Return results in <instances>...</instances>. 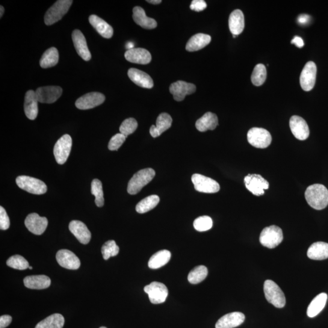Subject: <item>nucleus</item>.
Instances as JSON below:
<instances>
[{"label":"nucleus","instance_id":"obj_1","mask_svg":"<svg viewBox=\"0 0 328 328\" xmlns=\"http://www.w3.org/2000/svg\"><path fill=\"white\" fill-rule=\"evenodd\" d=\"M308 205L315 210H323L328 205V190L324 185L315 184L309 186L305 191Z\"/></svg>","mask_w":328,"mask_h":328},{"label":"nucleus","instance_id":"obj_2","mask_svg":"<svg viewBox=\"0 0 328 328\" xmlns=\"http://www.w3.org/2000/svg\"><path fill=\"white\" fill-rule=\"evenodd\" d=\"M155 176V171L152 168H148L141 170L135 173L128 182L127 191L130 194L139 193L144 186L152 181Z\"/></svg>","mask_w":328,"mask_h":328},{"label":"nucleus","instance_id":"obj_3","mask_svg":"<svg viewBox=\"0 0 328 328\" xmlns=\"http://www.w3.org/2000/svg\"><path fill=\"white\" fill-rule=\"evenodd\" d=\"M72 0H58L49 9L45 16V23L50 26L58 22L69 11Z\"/></svg>","mask_w":328,"mask_h":328},{"label":"nucleus","instance_id":"obj_4","mask_svg":"<svg viewBox=\"0 0 328 328\" xmlns=\"http://www.w3.org/2000/svg\"><path fill=\"white\" fill-rule=\"evenodd\" d=\"M265 297L269 303L278 308H282L286 304L285 294L273 281L268 280L264 283Z\"/></svg>","mask_w":328,"mask_h":328},{"label":"nucleus","instance_id":"obj_5","mask_svg":"<svg viewBox=\"0 0 328 328\" xmlns=\"http://www.w3.org/2000/svg\"><path fill=\"white\" fill-rule=\"evenodd\" d=\"M283 234L282 229L277 226L266 227L262 230L259 236L260 243L263 246L274 249L282 243Z\"/></svg>","mask_w":328,"mask_h":328},{"label":"nucleus","instance_id":"obj_6","mask_svg":"<svg viewBox=\"0 0 328 328\" xmlns=\"http://www.w3.org/2000/svg\"><path fill=\"white\" fill-rule=\"evenodd\" d=\"M16 183L21 189L32 194H43L47 191V186L45 183L32 177L18 176Z\"/></svg>","mask_w":328,"mask_h":328},{"label":"nucleus","instance_id":"obj_7","mask_svg":"<svg viewBox=\"0 0 328 328\" xmlns=\"http://www.w3.org/2000/svg\"><path fill=\"white\" fill-rule=\"evenodd\" d=\"M249 143L258 149H266L272 143V137L268 130L262 128H252L247 133Z\"/></svg>","mask_w":328,"mask_h":328},{"label":"nucleus","instance_id":"obj_8","mask_svg":"<svg viewBox=\"0 0 328 328\" xmlns=\"http://www.w3.org/2000/svg\"><path fill=\"white\" fill-rule=\"evenodd\" d=\"M72 147V138L64 135L57 141L54 148L55 160L58 164H63L69 158Z\"/></svg>","mask_w":328,"mask_h":328},{"label":"nucleus","instance_id":"obj_9","mask_svg":"<svg viewBox=\"0 0 328 328\" xmlns=\"http://www.w3.org/2000/svg\"><path fill=\"white\" fill-rule=\"evenodd\" d=\"M191 181L195 190L202 193H215L220 190V186L217 181L202 174H194Z\"/></svg>","mask_w":328,"mask_h":328},{"label":"nucleus","instance_id":"obj_10","mask_svg":"<svg viewBox=\"0 0 328 328\" xmlns=\"http://www.w3.org/2000/svg\"><path fill=\"white\" fill-rule=\"evenodd\" d=\"M244 184L248 190L255 196H262L265 190H268L270 184L261 175L257 174H248L244 178Z\"/></svg>","mask_w":328,"mask_h":328},{"label":"nucleus","instance_id":"obj_11","mask_svg":"<svg viewBox=\"0 0 328 328\" xmlns=\"http://www.w3.org/2000/svg\"><path fill=\"white\" fill-rule=\"evenodd\" d=\"M144 291L149 295L151 303L155 304L164 303L168 295V289L163 283L153 282L144 288Z\"/></svg>","mask_w":328,"mask_h":328},{"label":"nucleus","instance_id":"obj_12","mask_svg":"<svg viewBox=\"0 0 328 328\" xmlns=\"http://www.w3.org/2000/svg\"><path fill=\"white\" fill-rule=\"evenodd\" d=\"M317 75V67L313 61H309L305 64L301 73L300 82L304 91H309L314 87Z\"/></svg>","mask_w":328,"mask_h":328},{"label":"nucleus","instance_id":"obj_13","mask_svg":"<svg viewBox=\"0 0 328 328\" xmlns=\"http://www.w3.org/2000/svg\"><path fill=\"white\" fill-rule=\"evenodd\" d=\"M62 88L57 86L38 88L35 93L38 101L43 103H52L57 101L62 94Z\"/></svg>","mask_w":328,"mask_h":328},{"label":"nucleus","instance_id":"obj_14","mask_svg":"<svg viewBox=\"0 0 328 328\" xmlns=\"http://www.w3.org/2000/svg\"><path fill=\"white\" fill-rule=\"evenodd\" d=\"M105 97L103 94L93 92L85 94L76 102V107L85 110L96 107L104 102Z\"/></svg>","mask_w":328,"mask_h":328},{"label":"nucleus","instance_id":"obj_15","mask_svg":"<svg viewBox=\"0 0 328 328\" xmlns=\"http://www.w3.org/2000/svg\"><path fill=\"white\" fill-rule=\"evenodd\" d=\"M25 226L29 232L35 235H40L45 232L48 221L45 217H41L37 214L33 213L28 215L25 221Z\"/></svg>","mask_w":328,"mask_h":328},{"label":"nucleus","instance_id":"obj_16","mask_svg":"<svg viewBox=\"0 0 328 328\" xmlns=\"http://www.w3.org/2000/svg\"><path fill=\"white\" fill-rule=\"evenodd\" d=\"M196 90L194 84L181 81L173 83L170 87V93L178 102L182 101L186 96L194 93Z\"/></svg>","mask_w":328,"mask_h":328},{"label":"nucleus","instance_id":"obj_17","mask_svg":"<svg viewBox=\"0 0 328 328\" xmlns=\"http://www.w3.org/2000/svg\"><path fill=\"white\" fill-rule=\"evenodd\" d=\"M56 259L61 267L68 270H76L81 267V261L75 253L67 249L58 251Z\"/></svg>","mask_w":328,"mask_h":328},{"label":"nucleus","instance_id":"obj_18","mask_svg":"<svg viewBox=\"0 0 328 328\" xmlns=\"http://www.w3.org/2000/svg\"><path fill=\"white\" fill-rule=\"evenodd\" d=\"M289 126L292 134L295 138L300 141H304L308 138L309 128L305 120L298 116L291 117L289 121Z\"/></svg>","mask_w":328,"mask_h":328},{"label":"nucleus","instance_id":"obj_19","mask_svg":"<svg viewBox=\"0 0 328 328\" xmlns=\"http://www.w3.org/2000/svg\"><path fill=\"white\" fill-rule=\"evenodd\" d=\"M72 38L74 45L79 56H81L85 61L90 60L91 54L82 32L78 29H76L73 32Z\"/></svg>","mask_w":328,"mask_h":328},{"label":"nucleus","instance_id":"obj_20","mask_svg":"<svg viewBox=\"0 0 328 328\" xmlns=\"http://www.w3.org/2000/svg\"><path fill=\"white\" fill-rule=\"evenodd\" d=\"M245 320L243 313L233 312L229 313L219 319L216 323V328H234L239 326Z\"/></svg>","mask_w":328,"mask_h":328},{"label":"nucleus","instance_id":"obj_21","mask_svg":"<svg viewBox=\"0 0 328 328\" xmlns=\"http://www.w3.org/2000/svg\"><path fill=\"white\" fill-rule=\"evenodd\" d=\"M69 229L80 243L87 244L91 240V234L87 226L82 221L74 220L70 223Z\"/></svg>","mask_w":328,"mask_h":328},{"label":"nucleus","instance_id":"obj_22","mask_svg":"<svg viewBox=\"0 0 328 328\" xmlns=\"http://www.w3.org/2000/svg\"><path fill=\"white\" fill-rule=\"evenodd\" d=\"M126 60L132 63L147 64L152 60V55L149 51L144 48H134L128 50L125 54Z\"/></svg>","mask_w":328,"mask_h":328},{"label":"nucleus","instance_id":"obj_23","mask_svg":"<svg viewBox=\"0 0 328 328\" xmlns=\"http://www.w3.org/2000/svg\"><path fill=\"white\" fill-rule=\"evenodd\" d=\"M128 76L131 81L139 87L150 89L154 85L152 78L143 71L136 69H129Z\"/></svg>","mask_w":328,"mask_h":328},{"label":"nucleus","instance_id":"obj_24","mask_svg":"<svg viewBox=\"0 0 328 328\" xmlns=\"http://www.w3.org/2000/svg\"><path fill=\"white\" fill-rule=\"evenodd\" d=\"M38 102L34 91L29 90L26 93L24 109L26 116L29 119L33 120L36 119L38 113Z\"/></svg>","mask_w":328,"mask_h":328},{"label":"nucleus","instance_id":"obj_25","mask_svg":"<svg viewBox=\"0 0 328 328\" xmlns=\"http://www.w3.org/2000/svg\"><path fill=\"white\" fill-rule=\"evenodd\" d=\"M172 123V118L167 113H161L156 120V125L151 126L150 133L153 138H156L169 129Z\"/></svg>","mask_w":328,"mask_h":328},{"label":"nucleus","instance_id":"obj_26","mask_svg":"<svg viewBox=\"0 0 328 328\" xmlns=\"http://www.w3.org/2000/svg\"><path fill=\"white\" fill-rule=\"evenodd\" d=\"M89 22L93 27L103 38H111L113 36V28L98 16L91 15L89 17Z\"/></svg>","mask_w":328,"mask_h":328},{"label":"nucleus","instance_id":"obj_27","mask_svg":"<svg viewBox=\"0 0 328 328\" xmlns=\"http://www.w3.org/2000/svg\"><path fill=\"white\" fill-rule=\"evenodd\" d=\"M133 19L135 22L142 28L147 29H155L157 26L156 20L146 16L143 8L137 7L134 8Z\"/></svg>","mask_w":328,"mask_h":328},{"label":"nucleus","instance_id":"obj_28","mask_svg":"<svg viewBox=\"0 0 328 328\" xmlns=\"http://www.w3.org/2000/svg\"><path fill=\"white\" fill-rule=\"evenodd\" d=\"M229 26L230 32L233 35L242 33L244 28V17L243 12L236 10L230 15Z\"/></svg>","mask_w":328,"mask_h":328},{"label":"nucleus","instance_id":"obj_29","mask_svg":"<svg viewBox=\"0 0 328 328\" xmlns=\"http://www.w3.org/2000/svg\"><path fill=\"white\" fill-rule=\"evenodd\" d=\"M23 282L26 288L38 290L49 288L51 283V279L44 275L26 277Z\"/></svg>","mask_w":328,"mask_h":328},{"label":"nucleus","instance_id":"obj_30","mask_svg":"<svg viewBox=\"0 0 328 328\" xmlns=\"http://www.w3.org/2000/svg\"><path fill=\"white\" fill-rule=\"evenodd\" d=\"M211 41V37L205 34H197L191 37L186 45V50L194 52L202 49L208 45Z\"/></svg>","mask_w":328,"mask_h":328},{"label":"nucleus","instance_id":"obj_31","mask_svg":"<svg viewBox=\"0 0 328 328\" xmlns=\"http://www.w3.org/2000/svg\"><path fill=\"white\" fill-rule=\"evenodd\" d=\"M307 255L310 259L323 260L328 258V243L316 242L309 247Z\"/></svg>","mask_w":328,"mask_h":328},{"label":"nucleus","instance_id":"obj_32","mask_svg":"<svg viewBox=\"0 0 328 328\" xmlns=\"http://www.w3.org/2000/svg\"><path fill=\"white\" fill-rule=\"evenodd\" d=\"M218 125V119L217 115L211 112L206 113L202 117L198 119L196 127L201 132H205L208 130H214Z\"/></svg>","mask_w":328,"mask_h":328},{"label":"nucleus","instance_id":"obj_33","mask_svg":"<svg viewBox=\"0 0 328 328\" xmlns=\"http://www.w3.org/2000/svg\"><path fill=\"white\" fill-rule=\"evenodd\" d=\"M327 300V295L326 293H321L317 295L310 303L307 310V315L308 317H314L320 313L326 305Z\"/></svg>","mask_w":328,"mask_h":328},{"label":"nucleus","instance_id":"obj_34","mask_svg":"<svg viewBox=\"0 0 328 328\" xmlns=\"http://www.w3.org/2000/svg\"><path fill=\"white\" fill-rule=\"evenodd\" d=\"M171 258V253L167 250H162L158 251L154 254L149 261V267L153 270H157V269L164 267L169 262Z\"/></svg>","mask_w":328,"mask_h":328},{"label":"nucleus","instance_id":"obj_35","mask_svg":"<svg viewBox=\"0 0 328 328\" xmlns=\"http://www.w3.org/2000/svg\"><path fill=\"white\" fill-rule=\"evenodd\" d=\"M58 50L53 47L44 52L40 59V67L43 69H49V68L54 67L58 63Z\"/></svg>","mask_w":328,"mask_h":328},{"label":"nucleus","instance_id":"obj_36","mask_svg":"<svg viewBox=\"0 0 328 328\" xmlns=\"http://www.w3.org/2000/svg\"><path fill=\"white\" fill-rule=\"evenodd\" d=\"M64 323L63 316L60 314H54L40 321L35 328H62Z\"/></svg>","mask_w":328,"mask_h":328},{"label":"nucleus","instance_id":"obj_37","mask_svg":"<svg viewBox=\"0 0 328 328\" xmlns=\"http://www.w3.org/2000/svg\"><path fill=\"white\" fill-rule=\"evenodd\" d=\"M159 197L157 195H151L141 201L136 207V211L139 214H145L156 208L159 203Z\"/></svg>","mask_w":328,"mask_h":328},{"label":"nucleus","instance_id":"obj_38","mask_svg":"<svg viewBox=\"0 0 328 328\" xmlns=\"http://www.w3.org/2000/svg\"><path fill=\"white\" fill-rule=\"evenodd\" d=\"M208 275V270L205 266H199L191 270L188 276V282L196 285L206 279Z\"/></svg>","mask_w":328,"mask_h":328},{"label":"nucleus","instance_id":"obj_39","mask_svg":"<svg viewBox=\"0 0 328 328\" xmlns=\"http://www.w3.org/2000/svg\"><path fill=\"white\" fill-rule=\"evenodd\" d=\"M267 78V71L265 65L262 64L256 65L251 76V81L252 84L256 87H259L264 84Z\"/></svg>","mask_w":328,"mask_h":328},{"label":"nucleus","instance_id":"obj_40","mask_svg":"<svg viewBox=\"0 0 328 328\" xmlns=\"http://www.w3.org/2000/svg\"><path fill=\"white\" fill-rule=\"evenodd\" d=\"M91 193L96 198L95 203L97 207L101 208L104 205L102 184L100 180L95 179L91 182Z\"/></svg>","mask_w":328,"mask_h":328},{"label":"nucleus","instance_id":"obj_41","mask_svg":"<svg viewBox=\"0 0 328 328\" xmlns=\"http://www.w3.org/2000/svg\"><path fill=\"white\" fill-rule=\"evenodd\" d=\"M8 267L18 270H25L29 269V263L24 257L19 255L12 256L7 260Z\"/></svg>","mask_w":328,"mask_h":328},{"label":"nucleus","instance_id":"obj_42","mask_svg":"<svg viewBox=\"0 0 328 328\" xmlns=\"http://www.w3.org/2000/svg\"><path fill=\"white\" fill-rule=\"evenodd\" d=\"M101 251L103 259L107 260L119 253V247L114 240H109L103 245Z\"/></svg>","mask_w":328,"mask_h":328},{"label":"nucleus","instance_id":"obj_43","mask_svg":"<svg viewBox=\"0 0 328 328\" xmlns=\"http://www.w3.org/2000/svg\"><path fill=\"white\" fill-rule=\"evenodd\" d=\"M194 228L199 232H205L213 226L212 219L208 216H203L196 219L193 223Z\"/></svg>","mask_w":328,"mask_h":328},{"label":"nucleus","instance_id":"obj_44","mask_svg":"<svg viewBox=\"0 0 328 328\" xmlns=\"http://www.w3.org/2000/svg\"><path fill=\"white\" fill-rule=\"evenodd\" d=\"M138 124L134 118H128L123 121L119 128L120 134L125 135L126 137L134 134L137 129Z\"/></svg>","mask_w":328,"mask_h":328},{"label":"nucleus","instance_id":"obj_45","mask_svg":"<svg viewBox=\"0 0 328 328\" xmlns=\"http://www.w3.org/2000/svg\"><path fill=\"white\" fill-rule=\"evenodd\" d=\"M126 137L125 135L118 134L112 137L109 141L108 149L111 151H117L122 146V145L125 141Z\"/></svg>","mask_w":328,"mask_h":328},{"label":"nucleus","instance_id":"obj_46","mask_svg":"<svg viewBox=\"0 0 328 328\" xmlns=\"http://www.w3.org/2000/svg\"><path fill=\"white\" fill-rule=\"evenodd\" d=\"M10 220L7 211L3 207H0V229L7 230L10 228Z\"/></svg>","mask_w":328,"mask_h":328},{"label":"nucleus","instance_id":"obj_47","mask_svg":"<svg viewBox=\"0 0 328 328\" xmlns=\"http://www.w3.org/2000/svg\"><path fill=\"white\" fill-rule=\"evenodd\" d=\"M206 8L207 4L204 0H193L190 5L191 10L196 12L203 11Z\"/></svg>","mask_w":328,"mask_h":328},{"label":"nucleus","instance_id":"obj_48","mask_svg":"<svg viewBox=\"0 0 328 328\" xmlns=\"http://www.w3.org/2000/svg\"><path fill=\"white\" fill-rule=\"evenodd\" d=\"M13 318L9 315H2L0 317V328H5L11 323Z\"/></svg>","mask_w":328,"mask_h":328},{"label":"nucleus","instance_id":"obj_49","mask_svg":"<svg viewBox=\"0 0 328 328\" xmlns=\"http://www.w3.org/2000/svg\"><path fill=\"white\" fill-rule=\"evenodd\" d=\"M310 20H311V17L308 15L303 14L298 17L297 22L301 25H305L308 24Z\"/></svg>","mask_w":328,"mask_h":328},{"label":"nucleus","instance_id":"obj_50","mask_svg":"<svg viewBox=\"0 0 328 328\" xmlns=\"http://www.w3.org/2000/svg\"><path fill=\"white\" fill-rule=\"evenodd\" d=\"M291 43L294 44V45L298 47V48H303L304 46V41L300 37H295L291 41Z\"/></svg>","mask_w":328,"mask_h":328},{"label":"nucleus","instance_id":"obj_51","mask_svg":"<svg viewBox=\"0 0 328 328\" xmlns=\"http://www.w3.org/2000/svg\"><path fill=\"white\" fill-rule=\"evenodd\" d=\"M134 46L135 44L134 43L130 42V41L129 42H128L126 44V48L127 49V51H128V50L135 48Z\"/></svg>","mask_w":328,"mask_h":328},{"label":"nucleus","instance_id":"obj_52","mask_svg":"<svg viewBox=\"0 0 328 328\" xmlns=\"http://www.w3.org/2000/svg\"><path fill=\"white\" fill-rule=\"evenodd\" d=\"M148 3H149L150 4L153 5H158L160 4L162 2L161 0H150V1H147Z\"/></svg>","mask_w":328,"mask_h":328},{"label":"nucleus","instance_id":"obj_53","mask_svg":"<svg viewBox=\"0 0 328 328\" xmlns=\"http://www.w3.org/2000/svg\"><path fill=\"white\" fill-rule=\"evenodd\" d=\"M0 10H1V13H0V17H1L2 18L3 16H4L5 13V8L3 7L2 6H1V7H0Z\"/></svg>","mask_w":328,"mask_h":328},{"label":"nucleus","instance_id":"obj_54","mask_svg":"<svg viewBox=\"0 0 328 328\" xmlns=\"http://www.w3.org/2000/svg\"><path fill=\"white\" fill-rule=\"evenodd\" d=\"M29 270H32V267H29Z\"/></svg>","mask_w":328,"mask_h":328},{"label":"nucleus","instance_id":"obj_55","mask_svg":"<svg viewBox=\"0 0 328 328\" xmlns=\"http://www.w3.org/2000/svg\"><path fill=\"white\" fill-rule=\"evenodd\" d=\"M100 328H107V327H106L105 326H102V327H100Z\"/></svg>","mask_w":328,"mask_h":328}]
</instances>
